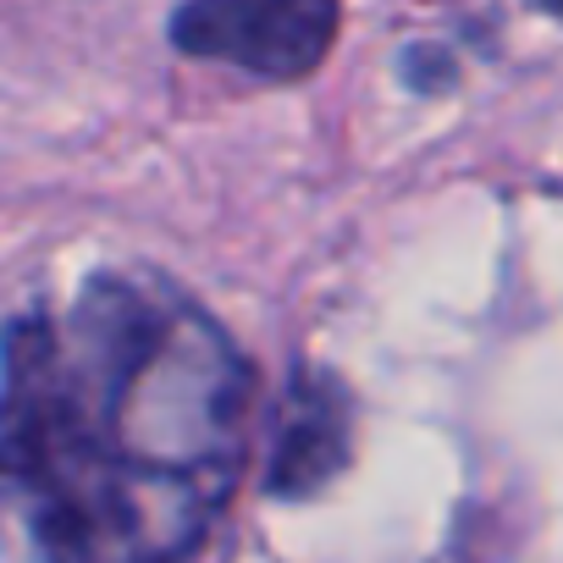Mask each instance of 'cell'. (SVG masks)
Listing matches in <instances>:
<instances>
[{"label":"cell","instance_id":"obj_1","mask_svg":"<svg viewBox=\"0 0 563 563\" xmlns=\"http://www.w3.org/2000/svg\"><path fill=\"white\" fill-rule=\"evenodd\" d=\"M254 371L155 271H95L0 338V508L45 563H188L249 470Z\"/></svg>","mask_w":563,"mask_h":563},{"label":"cell","instance_id":"obj_2","mask_svg":"<svg viewBox=\"0 0 563 563\" xmlns=\"http://www.w3.org/2000/svg\"><path fill=\"white\" fill-rule=\"evenodd\" d=\"M343 23V0H183L172 12V45L199 62L294 84L310 78Z\"/></svg>","mask_w":563,"mask_h":563},{"label":"cell","instance_id":"obj_3","mask_svg":"<svg viewBox=\"0 0 563 563\" xmlns=\"http://www.w3.org/2000/svg\"><path fill=\"white\" fill-rule=\"evenodd\" d=\"M343 464H349V393L321 371H294L271 426L265 492L316 497Z\"/></svg>","mask_w":563,"mask_h":563},{"label":"cell","instance_id":"obj_4","mask_svg":"<svg viewBox=\"0 0 563 563\" xmlns=\"http://www.w3.org/2000/svg\"><path fill=\"white\" fill-rule=\"evenodd\" d=\"M536 7H541V12H552V7H558V0H536Z\"/></svg>","mask_w":563,"mask_h":563}]
</instances>
